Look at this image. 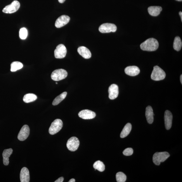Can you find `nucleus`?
<instances>
[{
	"label": "nucleus",
	"mask_w": 182,
	"mask_h": 182,
	"mask_svg": "<svg viewBox=\"0 0 182 182\" xmlns=\"http://www.w3.org/2000/svg\"><path fill=\"white\" fill-rule=\"evenodd\" d=\"M159 42L156 39L151 38L146 40L140 45V48L144 51H153L159 47Z\"/></svg>",
	"instance_id": "1"
},
{
	"label": "nucleus",
	"mask_w": 182,
	"mask_h": 182,
	"mask_svg": "<svg viewBox=\"0 0 182 182\" xmlns=\"http://www.w3.org/2000/svg\"><path fill=\"white\" fill-rule=\"evenodd\" d=\"M165 77L166 74L164 70L159 66H155L151 75V78L155 81H160L164 79Z\"/></svg>",
	"instance_id": "2"
},
{
	"label": "nucleus",
	"mask_w": 182,
	"mask_h": 182,
	"mask_svg": "<svg viewBox=\"0 0 182 182\" xmlns=\"http://www.w3.org/2000/svg\"><path fill=\"white\" fill-rule=\"evenodd\" d=\"M170 157L167 152H157L153 155V161L157 165H160V163L163 162Z\"/></svg>",
	"instance_id": "3"
},
{
	"label": "nucleus",
	"mask_w": 182,
	"mask_h": 182,
	"mask_svg": "<svg viewBox=\"0 0 182 182\" xmlns=\"http://www.w3.org/2000/svg\"><path fill=\"white\" fill-rule=\"evenodd\" d=\"M67 76V71L63 69H59L54 70L52 73L51 78L54 81H59L65 79Z\"/></svg>",
	"instance_id": "4"
},
{
	"label": "nucleus",
	"mask_w": 182,
	"mask_h": 182,
	"mask_svg": "<svg viewBox=\"0 0 182 182\" xmlns=\"http://www.w3.org/2000/svg\"><path fill=\"white\" fill-rule=\"evenodd\" d=\"M63 126V122L60 119H56L52 122L49 129V132L50 134L53 135L58 133L62 129Z\"/></svg>",
	"instance_id": "5"
},
{
	"label": "nucleus",
	"mask_w": 182,
	"mask_h": 182,
	"mask_svg": "<svg viewBox=\"0 0 182 182\" xmlns=\"http://www.w3.org/2000/svg\"><path fill=\"white\" fill-rule=\"evenodd\" d=\"M20 4L17 1H14L9 5L6 6L2 10V12L6 14H12L17 11L20 8Z\"/></svg>",
	"instance_id": "6"
},
{
	"label": "nucleus",
	"mask_w": 182,
	"mask_h": 182,
	"mask_svg": "<svg viewBox=\"0 0 182 182\" xmlns=\"http://www.w3.org/2000/svg\"><path fill=\"white\" fill-rule=\"evenodd\" d=\"M80 145L79 139L76 137H73L68 139L67 143L68 149L71 152L76 151Z\"/></svg>",
	"instance_id": "7"
},
{
	"label": "nucleus",
	"mask_w": 182,
	"mask_h": 182,
	"mask_svg": "<svg viewBox=\"0 0 182 182\" xmlns=\"http://www.w3.org/2000/svg\"><path fill=\"white\" fill-rule=\"evenodd\" d=\"M117 30L116 25L113 24L106 23L101 25L99 28V30L102 33L115 32Z\"/></svg>",
	"instance_id": "8"
},
{
	"label": "nucleus",
	"mask_w": 182,
	"mask_h": 182,
	"mask_svg": "<svg viewBox=\"0 0 182 182\" xmlns=\"http://www.w3.org/2000/svg\"><path fill=\"white\" fill-rule=\"evenodd\" d=\"M67 53V50L64 45L62 44L59 45L57 46L54 51V56L56 58H64Z\"/></svg>",
	"instance_id": "9"
},
{
	"label": "nucleus",
	"mask_w": 182,
	"mask_h": 182,
	"mask_svg": "<svg viewBox=\"0 0 182 182\" xmlns=\"http://www.w3.org/2000/svg\"><path fill=\"white\" fill-rule=\"evenodd\" d=\"M30 129L27 125L23 126L18 134V138L21 141H24L29 136Z\"/></svg>",
	"instance_id": "10"
},
{
	"label": "nucleus",
	"mask_w": 182,
	"mask_h": 182,
	"mask_svg": "<svg viewBox=\"0 0 182 182\" xmlns=\"http://www.w3.org/2000/svg\"><path fill=\"white\" fill-rule=\"evenodd\" d=\"M80 117L84 119H94L96 116V113L89 110H82L78 114Z\"/></svg>",
	"instance_id": "11"
},
{
	"label": "nucleus",
	"mask_w": 182,
	"mask_h": 182,
	"mask_svg": "<svg viewBox=\"0 0 182 182\" xmlns=\"http://www.w3.org/2000/svg\"><path fill=\"white\" fill-rule=\"evenodd\" d=\"M109 97L111 100H114L117 98L119 95V87L117 85L112 84L109 88L108 89Z\"/></svg>",
	"instance_id": "12"
},
{
	"label": "nucleus",
	"mask_w": 182,
	"mask_h": 182,
	"mask_svg": "<svg viewBox=\"0 0 182 182\" xmlns=\"http://www.w3.org/2000/svg\"><path fill=\"white\" fill-rule=\"evenodd\" d=\"M70 18L69 16L63 15L58 18L55 23V26L58 28L63 27L69 22Z\"/></svg>",
	"instance_id": "13"
},
{
	"label": "nucleus",
	"mask_w": 182,
	"mask_h": 182,
	"mask_svg": "<svg viewBox=\"0 0 182 182\" xmlns=\"http://www.w3.org/2000/svg\"><path fill=\"white\" fill-rule=\"evenodd\" d=\"M173 116L169 110L165 111L164 114V120L165 127L167 130L170 129L172 127Z\"/></svg>",
	"instance_id": "14"
},
{
	"label": "nucleus",
	"mask_w": 182,
	"mask_h": 182,
	"mask_svg": "<svg viewBox=\"0 0 182 182\" xmlns=\"http://www.w3.org/2000/svg\"><path fill=\"white\" fill-rule=\"evenodd\" d=\"M125 72L130 76H134L137 75L140 72V70L136 66H129L125 69Z\"/></svg>",
	"instance_id": "15"
},
{
	"label": "nucleus",
	"mask_w": 182,
	"mask_h": 182,
	"mask_svg": "<svg viewBox=\"0 0 182 182\" xmlns=\"http://www.w3.org/2000/svg\"><path fill=\"white\" fill-rule=\"evenodd\" d=\"M77 51L80 55L85 59H89L91 57V51L86 47H80L78 49Z\"/></svg>",
	"instance_id": "16"
},
{
	"label": "nucleus",
	"mask_w": 182,
	"mask_h": 182,
	"mask_svg": "<svg viewBox=\"0 0 182 182\" xmlns=\"http://www.w3.org/2000/svg\"><path fill=\"white\" fill-rule=\"evenodd\" d=\"M20 179L21 182H29L30 180L29 171L26 167H23L20 173Z\"/></svg>",
	"instance_id": "17"
},
{
	"label": "nucleus",
	"mask_w": 182,
	"mask_h": 182,
	"mask_svg": "<svg viewBox=\"0 0 182 182\" xmlns=\"http://www.w3.org/2000/svg\"><path fill=\"white\" fill-rule=\"evenodd\" d=\"M154 115L153 112V108L150 106H148L146 108L145 116L148 123L152 124L154 120L153 116Z\"/></svg>",
	"instance_id": "18"
},
{
	"label": "nucleus",
	"mask_w": 182,
	"mask_h": 182,
	"mask_svg": "<svg viewBox=\"0 0 182 182\" xmlns=\"http://www.w3.org/2000/svg\"><path fill=\"white\" fill-rule=\"evenodd\" d=\"M13 150L12 148L5 150L2 153L3 163L5 166H8L9 163V158L12 153Z\"/></svg>",
	"instance_id": "19"
},
{
	"label": "nucleus",
	"mask_w": 182,
	"mask_h": 182,
	"mask_svg": "<svg viewBox=\"0 0 182 182\" xmlns=\"http://www.w3.org/2000/svg\"><path fill=\"white\" fill-rule=\"evenodd\" d=\"M162 10V8L160 6H151L149 7L148 9L149 13L153 16L159 15Z\"/></svg>",
	"instance_id": "20"
},
{
	"label": "nucleus",
	"mask_w": 182,
	"mask_h": 182,
	"mask_svg": "<svg viewBox=\"0 0 182 182\" xmlns=\"http://www.w3.org/2000/svg\"><path fill=\"white\" fill-rule=\"evenodd\" d=\"M132 125L130 123H127L124 127L120 135V137L124 138L128 136L132 129Z\"/></svg>",
	"instance_id": "21"
},
{
	"label": "nucleus",
	"mask_w": 182,
	"mask_h": 182,
	"mask_svg": "<svg viewBox=\"0 0 182 182\" xmlns=\"http://www.w3.org/2000/svg\"><path fill=\"white\" fill-rule=\"evenodd\" d=\"M37 96L33 94H25L23 98V101L25 103H29L36 100Z\"/></svg>",
	"instance_id": "22"
},
{
	"label": "nucleus",
	"mask_w": 182,
	"mask_h": 182,
	"mask_svg": "<svg viewBox=\"0 0 182 182\" xmlns=\"http://www.w3.org/2000/svg\"><path fill=\"white\" fill-rule=\"evenodd\" d=\"M67 92H63L60 95L58 96L54 99L53 101V104L54 106H56L60 104L61 101L64 99L67 96Z\"/></svg>",
	"instance_id": "23"
},
{
	"label": "nucleus",
	"mask_w": 182,
	"mask_h": 182,
	"mask_svg": "<svg viewBox=\"0 0 182 182\" xmlns=\"http://www.w3.org/2000/svg\"><path fill=\"white\" fill-rule=\"evenodd\" d=\"M11 71L14 72L21 69L23 67V65L19 61H14L11 63Z\"/></svg>",
	"instance_id": "24"
},
{
	"label": "nucleus",
	"mask_w": 182,
	"mask_h": 182,
	"mask_svg": "<svg viewBox=\"0 0 182 182\" xmlns=\"http://www.w3.org/2000/svg\"><path fill=\"white\" fill-rule=\"evenodd\" d=\"M182 42L180 37H176L175 38L173 43L174 49L177 51H180L181 48Z\"/></svg>",
	"instance_id": "25"
},
{
	"label": "nucleus",
	"mask_w": 182,
	"mask_h": 182,
	"mask_svg": "<svg viewBox=\"0 0 182 182\" xmlns=\"http://www.w3.org/2000/svg\"><path fill=\"white\" fill-rule=\"evenodd\" d=\"M93 167L96 170H97L99 171L102 172L105 170V166L103 162L98 160L93 165Z\"/></svg>",
	"instance_id": "26"
},
{
	"label": "nucleus",
	"mask_w": 182,
	"mask_h": 182,
	"mask_svg": "<svg viewBox=\"0 0 182 182\" xmlns=\"http://www.w3.org/2000/svg\"><path fill=\"white\" fill-rule=\"evenodd\" d=\"M117 181L118 182H125L127 179V176L122 172H119L116 176Z\"/></svg>",
	"instance_id": "27"
},
{
	"label": "nucleus",
	"mask_w": 182,
	"mask_h": 182,
	"mask_svg": "<svg viewBox=\"0 0 182 182\" xmlns=\"http://www.w3.org/2000/svg\"><path fill=\"white\" fill-rule=\"evenodd\" d=\"M27 30L25 28H21L19 31V36L21 39L25 40L27 36Z\"/></svg>",
	"instance_id": "28"
},
{
	"label": "nucleus",
	"mask_w": 182,
	"mask_h": 182,
	"mask_svg": "<svg viewBox=\"0 0 182 182\" xmlns=\"http://www.w3.org/2000/svg\"><path fill=\"white\" fill-rule=\"evenodd\" d=\"M133 150L131 148H128L126 149L123 152V154L126 156H130L133 154Z\"/></svg>",
	"instance_id": "29"
},
{
	"label": "nucleus",
	"mask_w": 182,
	"mask_h": 182,
	"mask_svg": "<svg viewBox=\"0 0 182 182\" xmlns=\"http://www.w3.org/2000/svg\"><path fill=\"white\" fill-rule=\"evenodd\" d=\"M64 180V178L63 177H61L55 181V182H63Z\"/></svg>",
	"instance_id": "30"
},
{
	"label": "nucleus",
	"mask_w": 182,
	"mask_h": 182,
	"mask_svg": "<svg viewBox=\"0 0 182 182\" xmlns=\"http://www.w3.org/2000/svg\"><path fill=\"white\" fill-rule=\"evenodd\" d=\"M58 1L60 3H63L65 1V0H58Z\"/></svg>",
	"instance_id": "31"
},
{
	"label": "nucleus",
	"mask_w": 182,
	"mask_h": 182,
	"mask_svg": "<svg viewBox=\"0 0 182 182\" xmlns=\"http://www.w3.org/2000/svg\"><path fill=\"white\" fill-rule=\"evenodd\" d=\"M75 182V180L74 178H72L70 179V180L68 181V182Z\"/></svg>",
	"instance_id": "32"
},
{
	"label": "nucleus",
	"mask_w": 182,
	"mask_h": 182,
	"mask_svg": "<svg viewBox=\"0 0 182 182\" xmlns=\"http://www.w3.org/2000/svg\"><path fill=\"white\" fill-rule=\"evenodd\" d=\"M179 15H180L181 20V21H182V13L181 12H179Z\"/></svg>",
	"instance_id": "33"
},
{
	"label": "nucleus",
	"mask_w": 182,
	"mask_h": 182,
	"mask_svg": "<svg viewBox=\"0 0 182 182\" xmlns=\"http://www.w3.org/2000/svg\"><path fill=\"white\" fill-rule=\"evenodd\" d=\"M180 80H181V84H182V75H181V76Z\"/></svg>",
	"instance_id": "34"
},
{
	"label": "nucleus",
	"mask_w": 182,
	"mask_h": 182,
	"mask_svg": "<svg viewBox=\"0 0 182 182\" xmlns=\"http://www.w3.org/2000/svg\"><path fill=\"white\" fill-rule=\"evenodd\" d=\"M176 1H182V0H176Z\"/></svg>",
	"instance_id": "35"
},
{
	"label": "nucleus",
	"mask_w": 182,
	"mask_h": 182,
	"mask_svg": "<svg viewBox=\"0 0 182 182\" xmlns=\"http://www.w3.org/2000/svg\"><path fill=\"white\" fill-rule=\"evenodd\" d=\"M56 84H58V83H57V82H56Z\"/></svg>",
	"instance_id": "36"
}]
</instances>
